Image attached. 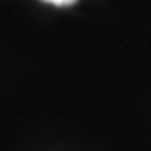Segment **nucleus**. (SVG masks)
Segmentation results:
<instances>
[{"mask_svg":"<svg viewBox=\"0 0 151 151\" xmlns=\"http://www.w3.org/2000/svg\"><path fill=\"white\" fill-rule=\"evenodd\" d=\"M42 2H47V4H52V5H57V7H69V5H74L77 0H42Z\"/></svg>","mask_w":151,"mask_h":151,"instance_id":"1","label":"nucleus"}]
</instances>
